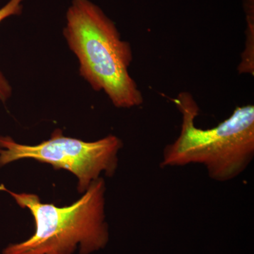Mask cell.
I'll use <instances>...</instances> for the list:
<instances>
[{
  "instance_id": "1",
  "label": "cell",
  "mask_w": 254,
  "mask_h": 254,
  "mask_svg": "<svg viewBox=\"0 0 254 254\" xmlns=\"http://www.w3.org/2000/svg\"><path fill=\"white\" fill-rule=\"evenodd\" d=\"M63 35L77 58L80 75L95 91H103L115 107L132 108L143 97L128 68L133 52L115 23L89 0H72Z\"/></svg>"
},
{
  "instance_id": "2",
  "label": "cell",
  "mask_w": 254,
  "mask_h": 254,
  "mask_svg": "<svg viewBox=\"0 0 254 254\" xmlns=\"http://www.w3.org/2000/svg\"><path fill=\"white\" fill-rule=\"evenodd\" d=\"M173 103L181 113V131L164 149L161 167L199 164L212 180L220 182L245 171L254 156V105L237 107L218 126L203 129L195 125L200 109L193 95L182 92Z\"/></svg>"
},
{
  "instance_id": "3",
  "label": "cell",
  "mask_w": 254,
  "mask_h": 254,
  "mask_svg": "<svg viewBox=\"0 0 254 254\" xmlns=\"http://www.w3.org/2000/svg\"><path fill=\"white\" fill-rule=\"evenodd\" d=\"M35 222L34 234L27 240L11 244L1 254H91L104 249L109 241L105 220V182L100 177L72 204L57 207L42 203L33 193H15L6 189Z\"/></svg>"
},
{
  "instance_id": "4",
  "label": "cell",
  "mask_w": 254,
  "mask_h": 254,
  "mask_svg": "<svg viewBox=\"0 0 254 254\" xmlns=\"http://www.w3.org/2000/svg\"><path fill=\"white\" fill-rule=\"evenodd\" d=\"M123 146L122 140L114 135L86 142L64 136L60 129L55 130L49 140L36 145L0 136V168L21 159L50 164L55 170H68L77 177L78 191L83 193L102 173L108 177L115 175Z\"/></svg>"
},
{
  "instance_id": "5",
  "label": "cell",
  "mask_w": 254,
  "mask_h": 254,
  "mask_svg": "<svg viewBox=\"0 0 254 254\" xmlns=\"http://www.w3.org/2000/svg\"><path fill=\"white\" fill-rule=\"evenodd\" d=\"M247 13V29L246 31L245 49L238 66L240 73L254 74V0H246Z\"/></svg>"
},
{
  "instance_id": "6",
  "label": "cell",
  "mask_w": 254,
  "mask_h": 254,
  "mask_svg": "<svg viewBox=\"0 0 254 254\" xmlns=\"http://www.w3.org/2000/svg\"><path fill=\"white\" fill-rule=\"evenodd\" d=\"M24 0H9L7 4L0 9V23L5 18L15 15H19L22 12V2ZM12 93V88L9 82L0 72V101L5 102Z\"/></svg>"
}]
</instances>
